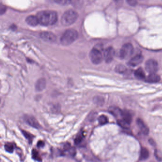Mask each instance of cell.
<instances>
[{
  "instance_id": "6da1fadb",
  "label": "cell",
  "mask_w": 162,
  "mask_h": 162,
  "mask_svg": "<svg viewBox=\"0 0 162 162\" xmlns=\"http://www.w3.org/2000/svg\"><path fill=\"white\" fill-rule=\"evenodd\" d=\"M39 24L44 26L53 25L57 20V13L53 10H43L37 15Z\"/></svg>"
},
{
  "instance_id": "7a4b0ae2",
  "label": "cell",
  "mask_w": 162,
  "mask_h": 162,
  "mask_svg": "<svg viewBox=\"0 0 162 162\" xmlns=\"http://www.w3.org/2000/svg\"><path fill=\"white\" fill-rule=\"evenodd\" d=\"M78 37V33L77 30L74 29H69L63 34L60 42L63 45H69L76 41Z\"/></svg>"
},
{
  "instance_id": "3957f363",
  "label": "cell",
  "mask_w": 162,
  "mask_h": 162,
  "mask_svg": "<svg viewBox=\"0 0 162 162\" xmlns=\"http://www.w3.org/2000/svg\"><path fill=\"white\" fill-rule=\"evenodd\" d=\"M78 17V14L76 11L72 10H67L62 16V24L64 26H69L77 21Z\"/></svg>"
},
{
  "instance_id": "277c9868",
  "label": "cell",
  "mask_w": 162,
  "mask_h": 162,
  "mask_svg": "<svg viewBox=\"0 0 162 162\" xmlns=\"http://www.w3.org/2000/svg\"><path fill=\"white\" fill-rule=\"evenodd\" d=\"M134 52L133 46L131 43H125L122 47L119 52L120 58L127 59L131 56Z\"/></svg>"
},
{
  "instance_id": "5b68a950",
  "label": "cell",
  "mask_w": 162,
  "mask_h": 162,
  "mask_svg": "<svg viewBox=\"0 0 162 162\" xmlns=\"http://www.w3.org/2000/svg\"><path fill=\"white\" fill-rule=\"evenodd\" d=\"M89 57L93 64L98 65L102 62L103 56L100 50L98 48H94L90 51Z\"/></svg>"
},
{
  "instance_id": "8992f818",
  "label": "cell",
  "mask_w": 162,
  "mask_h": 162,
  "mask_svg": "<svg viewBox=\"0 0 162 162\" xmlns=\"http://www.w3.org/2000/svg\"><path fill=\"white\" fill-rule=\"evenodd\" d=\"M145 68L146 71L149 73H156L158 71V63L153 59H149L145 62Z\"/></svg>"
},
{
  "instance_id": "52a82bcc",
  "label": "cell",
  "mask_w": 162,
  "mask_h": 162,
  "mask_svg": "<svg viewBox=\"0 0 162 162\" xmlns=\"http://www.w3.org/2000/svg\"><path fill=\"white\" fill-rule=\"evenodd\" d=\"M115 56V51L112 47H109L106 48L104 53V58L107 63L112 62Z\"/></svg>"
},
{
  "instance_id": "ba28073f",
  "label": "cell",
  "mask_w": 162,
  "mask_h": 162,
  "mask_svg": "<svg viewBox=\"0 0 162 162\" xmlns=\"http://www.w3.org/2000/svg\"><path fill=\"white\" fill-rule=\"evenodd\" d=\"M41 37L42 39L48 42H53L56 39L55 34L49 31H44L41 33Z\"/></svg>"
},
{
  "instance_id": "9c48e42d",
  "label": "cell",
  "mask_w": 162,
  "mask_h": 162,
  "mask_svg": "<svg viewBox=\"0 0 162 162\" xmlns=\"http://www.w3.org/2000/svg\"><path fill=\"white\" fill-rule=\"evenodd\" d=\"M24 121L27 123L31 127L35 128H39L41 127V125L37 121V120L32 116L26 115L24 116Z\"/></svg>"
},
{
  "instance_id": "30bf717a",
  "label": "cell",
  "mask_w": 162,
  "mask_h": 162,
  "mask_svg": "<svg viewBox=\"0 0 162 162\" xmlns=\"http://www.w3.org/2000/svg\"><path fill=\"white\" fill-rule=\"evenodd\" d=\"M144 60V57L141 54H138L132 57L128 62V64L131 66L135 67L141 64Z\"/></svg>"
},
{
  "instance_id": "8fae6325",
  "label": "cell",
  "mask_w": 162,
  "mask_h": 162,
  "mask_svg": "<svg viewBox=\"0 0 162 162\" xmlns=\"http://www.w3.org/2000/svg\"><path fill=\"white\" fill-rule=\"evenodd\" d=\"M136 124H137L138 127L139 128L143 134L147 135L149 134V128L146 125L145 123H144L143 120H142L140 118H138L136 120Z\"/></svg>"
},
{
  "instance_id": "7c38bea8",
  "label": "cell",
  "mask_w": 162,
  "mask_h": 162,
  "mask_svg": "<svg viewBox=\"0 0 162 162\" xmlns=\"http://www.w3.org/2000/svg\"><path fill=\"white\" fill-rule=\"evenodd\" d=\"M46 80L44 78H40L38 80L35 84V89L37 91H42L46 87Z\"/></svg>"
},
{
  "instance_id": "4fadbf2b",
  "label": "cell",
  "mask_w": 162,
  "mask_h": 162,
  "mask_svg": "<svg viewBox=\"0 0 162 162\" xmlns=\"http://www.w3.org/2000/svg\"><path fill=\"white\" fill-rule=\"evenodd\" d=\"M160 80V77L155 73H150L145 78V81L148 83H157Z\"/></svg>"
},
{
  "instance_id": "5bb4252c",
  "label": "cell",
  "mask_w": 162,
  "mask_h": 162,
  "mask_svg": "<svg viewBox=\"0 0 162 162\" xmlns=\"http://www.w3.org/2000/svg\"><path fill=\"white\" fill-rule=\"evenodd\" d=\"M26 21L29 25L31 26H36L39 24L37 16H29L26 18Z\"/></svg>"
},
{
  "instance_id": "9a60e30c",
  "label": "cell",
  "mask_w": 162,
  "mask_h": 162,
  "mask_svg": "<svg viewBox=\"0 0 162 162\" xmlns=\"http://www.w3.org/2000/svg\"><path fill=\"white\" fill-rule=\"evenodd\" d=\"M109 111L110 113L116 117L121 116L122 113L123 111L119 109V107H115V106H111L109 107Z\"/></svg>"
},
{
  "instance_id": "2e32d148",
  "label": "cell",
  "mask_w": 162,
  "mask_h": 162,
  "mask_svg": "<svg viewBox=\"0 0 162 162\" xmlns=\"http://www.w3.org/2000/svg\"><path fill=\"white\" fill-rule=\"evenodd\" d=\"M121 116L122 118V119L130 124L132 122V115L129 112H128V111H123L122 113Z\"/></svg>"
},
{
  "instance_id": "e0dca14e",
  "label": "cell",
  "mask_w": 162,
  "mask_h": 162,
  "mask_svg": "<svg viewBox=\"0 0 162 162\" xmlns=\"http://www.w3.org/2000/svg\"><path fill=\"white\" fill-rule=\"evenodd\" d=\"M149 156V151L146 148L142 147L140 151L139 159L140 160H145L147 159Z\"/></svg>"
},
{
  "instance_id": "ac0fdd59",
  "label": "cell",
  "mask_w": 162,
  "mask_h": 162,
  "mask_svg": "<svg viewBox=\"0 0 162 162\" xmlns=\"http://www.w3.org/2000/svg\"><path fill=\"white\" fill-rule=\"evenodd\" d=\"M135 76L139 80H143L145 78V73L144 72L143 69L141 68L137 69L135 71Z\"/></svg>"
},
{
  "instance_id": "d6986e66",
  "label": "cell",
  "mask_w": 162,
  "mask_h": 162,
  "mask_svg": "<svg viewBox=\"0 0 162 162\" xmlns=\"http://www.w3.org/2000/svg\"><path fill=\"white\" fill-rule=\"evenodd\" d=\"M127 71V68L123 65H118L115 68L116 72L119 73V74H123V73H125Z\"/></svg>"
},
{
  "instance_id": "ffe728a7",
  "label": "cell",
  "mask_w": 162,
  "mask_h": 162,
  "mask_svg": "<svg viewBox=\"0 0 162 162\" xmlns=\"http://www.w3.org/2000/svg\"><path fill=\"white\" fill-rule=\"evenodd\" d=\"M98 122L101 125H104L108 123L109 120L107 117L105 115H101L98 118Z\"/></svg>"
},
{
  "instance_id": "44dd1931",
  "label": "cell",
  "mask_w": 162,
  "mask_h": 162,
  "mask_svg": "<svg viewBox=\"0 0 162 162\" xmlns=\"http://www.w3.org/2000/svg\"><path fill=\"white\" fill-rule=\"evenodd\" d=\"M4 148H5V150L10 153H12L15 149L13 145L10 143H7L6 144H5V145H4Z\"/></svg>"
},
{
  "instance_id": "7402d4cb",
  "label": "cell",
  "mask_w": 162,
  "mask_h": 162,
  "mask_svg": "<svg viewBox=\"0 0 162 162\" xmlns=\"http://www.w3.org/2000/svg\"><path fill=\"white\" fill-rule=\"evenodd\" d=\"M32 157L36 161H41L42 160L39 153L36 149H33L32 151Z\"/></svg>"
},
{
  "instance_id": "603a6c76",
  "label": "cell",
  "mask_w": 162,
  "mask_h": 162,
  "mask_svg": "<svg viewBox=\"0 0 162 162\" xmlns=\"http://www.w3.org/2000/svg\"><path fill=\"white\" fill-rule=\"evenodd\" d=\"M118 123L120 126L124 128H129L130 125L122 119L118 120Z\"/></svg>"
},
{
  "instance_id": "cb8c5ba5",
  "label": "cell",
  "mask_w": 162,
  "mask_h": 162,
  "mask_svg": "<svg viewBox=\"0 0 162 162\" xmlns=\"http://www.w3.org/2000/svg\"><path fill=\"white\" fill-rule=\"evenodd\" d=\"M22 132L24 136L26 137V138L28 140H29V142L31 143L33 139L34 138V136L31 135V134L29 133L28 132H26L25 131H22Z\"/></svg>"
},
{
  "instance_id": "d4e9b609",
  "label": "cell",
  "mask_w": 162,
  "mask_h": 162,
  "mask_svg": "<svg viewBox=\"0 0 162 162\" xmlns=\"http://www.w3.org/2000/svg\"><path fill=\"white\" fill-rule=\"evenodd\" d=\"M54 1L60 5H66L71 3V0H54Z\"/></svg>"
},
{
  "instance_id": "484cf974",
  "label": "cell",
  "mask_w": 162,
  "mask_h": 162,
  "mask_svg": "<svg viewBox=\"0 0 162 162\" xmlns=\"http://www.w3.org/2000/svg\"><path fill=\"white\" fill-rule=\"evenodd\" d=\"M83 137L84 135L83 133L80 134V135H78L75 138V144L78 145V144H80L81 141H82Z\"/></svg>"
},
{
  "instance_id": "4316f807",
  "label": "cell",
  "mask_w": 162,
  "mask_h": 162,
  "mask_svg": "<svg viewBox=\"0 0 162 162\" xmlns=\"http://www.w3.org/2000/svg\"><path fill=\"white\" fill-rule=\"evenodd\" d=\"M82 0H71V3L75 6H80L82 3Z\"/></svg>"
},
{
  "instance_id": "83f0119b",
  "label": "cell",
  "mask_w": 162,
  "mask_h": 162,
  "mask_svg": "<svg viewBox=\"0 0 162 162\" xmlns=\"http://www.w3.org/2000/svg\"><path fill=\"white\" fill-rule=\"evenodd\" d=\"M155 156L158 160H159V161L162 160V154L159 151L157 150L155 151Z\"/></svg>"
},
{
  "instance_id": "f1b7e54d",
  "label": "cell",
  "mask_w": 162,
  "mask_h": 162,
  "mask_svg": "<svg viewBox=\"0 0 162 162\" xmlns=\"http://www.w3.org/2000/svg\"><path fill=\"white\" fill-rule=\"evenodd\" d=\"M127 3L131 6H135L137 4L136 0H127Z\"/></svg>"
},
{
  "instance_id": "f546056e",
  "label": "cell",
  "mask_w": 162,
  "mask_h": 162,
  "mask_svg": "<svg viewBox=\"0 0 162 162\" xmlns=\"http://www.w3.org/2000/svg\"><path fill=\"white\" fill-rule=\"evenodd\" d=\"M45 144L44 142L42 141H39L37 143V146L38 147H42L44 146Z\"/></svg>"
},
{
  "instance_id": "4dcf8cb0",
  "label": "cell",
  "mask_w": 162,
  "mask_h": 162,
  "mask_svg": "<svg viewBox=\"0 0 162 162\" xmlns=\"http://www.w3.org/2000/svg\"><path fill=\"white\" fill-rule=\"evenodd\" d=\"M6 10V8L4 6V5H1V15L5 12Z\"/></svg>"
},
{
  "instance_id": "1f68e13d",
  "label": "cell",
  "mask_w": 162,
  "mask_h": 162,
  "mask_svg": "<svg viewBox=\"0 0 162 162\" xmlns=\"http://www.w3.org/2000/svg\"><path fill=\"white\" fill-rule=\"evenodd\" d=\"M149 142H150V144H151L152 145H155V143H154V141L152 140L151 139H150L149 140Z\"/></svg>"
},
{
  "instance_id": "d6a6232c",
  "label": "cell",
  "mask_w": 162,
  "mask_h": 162,
  "mask_svg": "<svg viewBox=\"0 0 162 162\" xmlns=\"http://www.w3.org/2000/svg\"><path fill=\"white\" fill-rule=\"evenodd\" d=\"M115 1H118V0H115Z\"/></svg>"
}]
</instances>
